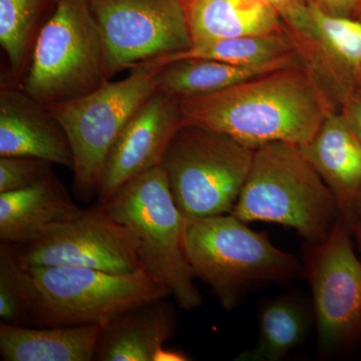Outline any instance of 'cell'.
I'll return each instance as SVG.
<instances>
[{
    "instance_id": "obj_1",
    "label": "cell",
    "mask_w": 361,
    "mask_h": 361,
    "mask_svg": "<svg viewBox=\"0 0 361 361\" xmlns=\"http://www.w3.org/2000/svg\"><path fill=\"white\" fill-rule=\"evenodd\" d=\"M180 104L184 125L222 133L252 151L276 142L302 146L337 111L302 63Z\"/></svg>"
},
{
    "instance_id": "obj_2",
    "label": "cell",
    "mask_w": 361,
    "mask_h": 361,
    "mask_svg": "<svg viewBox=\"0 0 361 361\" xmlns=\"http://www.w3.org/2000/svg\"><path fill=\"white\" fill-rule=\"evenodd\" d=\"M232 214L248 222L291 228L308 243L329 236L341 219L336 197L298 146L276 142L254 151L250 172Z\"/></svg>"
},
{
    "instance_id": "obj_3",
    "label": "cell",
    "mask_w": 361,
    "mask_h": 361,
    "mask_svg": "<svg viewBox=\"0 0 361 361\" xmlns=\"http://www.w3.org/2000/svg\"><path fill=\"white\" fill-rule=\"evenodd\" d=\"M185 253L195 277L232 311L255 287L286 283L303 275L296 256L277 248L232 213L185 221Z\"/></svg>"
},
{
    "instance_id": "obj_4",
    "label": "cell",
    "mask_w": 361,
    "mask_h": 361,
    "mask_svg": "<svg viewBox=\"0 0 361 361\" xmlns=\"http://www.w3.org/2000/svg\"><path fill=\"white\" fill-rule=\"evenodd\" d=\"M18 263L28 326L104 324L130 307L171 295L167 287L145 270L120 275L90 268Z\"/></svg>"
},
{
    "instance_id": "obj_5",
    "label": "cell",
    "mask_w": 361,
    "mask_h": 361,
    "mask_svg": "<svg viewBox=\"0 0 361 361\" xmlns=\"http://www.w3.org/2000/svg\"><path fill=\"white\" fill-rule=\"evenodd\" d=\"M102 205L137 237L144 270L167 287L182 310L198 308L202 296L185 253V219L161 166L130 180Z\"/></svg>"
},
{
    "instance_id": "obj_6",
    "label": "cell",
    "mask_w": 361,
    "mask_h": 361,
    "mask_svg": "<svg viewBox=\"0 0 361 361\" xmlns=\"http://www.w3.org/2000/svg\"><path fill=\"white\" fill-rule=\"evenodd\" d=\"M156 59L130 68L118 82H106L89 94L47 106L61 123L73 155V192L82 203L97 196L106 157L135 111L157 90L163 68Z\"/></svg>"
},
{
    "instance_id": "obj_7",
    "label": "cell",
    "mask_w": 361,
    "mask_h": 361,
    "mask_svg": "<svg viewBox=\"0 0 361 361\" xmlns=\"http://www.w3.org/2000/svg\"><path fill=\"white\" fill-rule=\"evenodd\" d=\"M108 80L90 0H56L35 37L23 90L47 108L89 94Z\"/></svg>"
},
{
    "instance_id": "obj_8",
    "label": "cell",
    "mask_w": 361,
    "mask_h": 361,
    "mask_svg": "<svg viewBox=\"0 0 361 361\" xmlns=\"http://www.w3.org/2000/svg\"><path fill=\"white\" fill-rule=\"evenodd\" d=\"M253 155L254 151L229 135L183 125L161 166L185 221L232 213Z\"/></svg>"
},
{
    "instance_id": "obj_9",
    "label": "cell",
    "mask_w": 361,
    "mask_h": 361,
    "mask_svg": "<svg viewBox=\"0 0 361 361\" xmlns=\"http://www.w3.org/2000/svg\"><path fill=\"white\" fill-rule=\"evenodd\" d=\"M339 220L324 241L310 244L303 266L310 282L320 353H338L361 341V258Z\"/></svg>"
},
{
    "instance_id": "obj_10",
    "label": "cell",
    "mask_w": 361,
    "mask_h": 361,
    "mask_svg": "<svg viewBox=\"0 0 361 361\" xmlns=\"http://www.w3.org/2000/svg\"><path fill=\"white\" fill-rule=\"evenodd\" d=\"M110 78L193 45L182 0H90Z\"/></svg>"
},
{
    "instance_id": "obj_11",
    "label": "cell",
    "mask_w": 361,
    "mask_h": 361,
    "mask_svg": "<svg viewBox=\"0 0 361 361\" xmlns=\"http://www.w3.org/2000/svg\"><path fill=\"white\" fill-rule=\"evenodd\" d=\"M13 246L23 265L90 268L120 275L144 270L137 237L101 203L85 209L78 219L47 238Z\"/></svg>"
},
{
    "instance_id": "obj_12",
    "label": "cell",
    "mask_w": 361,
    "mask_h": 361,
    "mask_svg": "<svg viewBox=\"0 0 361 361\" xmlns=\"http://www.w3.org/2000/svg\"><path fill=\"white\" fill-rule=\"evenodd\" d=\"M183 125L179 97L157 90L114 142L99 183V203H106L130 180L161 166L169 145Z\"/></svg>"
},
{
    "instance_id": "obj_13",
    "label": "cell",
    "mask_w": 361,
    "mask_h": 361,
    "mask_svg": "<svg viewBox=\"0 0 361 361\" xmlns=\"http://www.w3.org/2000/svg\"><path fill=\"white\" fill-rule=\"evenodd\" d=\"M312 32L294 45L301 63L341 104L361 89V20L322 13L310 4Z\"/></svg>"
},
{
    "instance_id": "obj_14",
    "label": "cell",
    "mask_w": 361,
    "mask_h": 361,
    "mask_svg": "<svg viewBox=\"0 0 361 361\" xmlns=\"http://www.w3.org/2000/svg\"><path fill=\"white\" fill-rule=\"evenodd\" d=\"M0 157H28L73 169L65 130L47 106L25 90L0 92Z\"/></svg>"
},
{
    "instance_id": "obj_15",
    "label": "cell",
    "mask_w": 361,
    "mask_h": 361,
    "mask_svg": "<svg viewBox=\"0 0 361 361\" xmlns=\"http://www.w3.org/2000/svg\"><path fill=\"white\" fill-rule=\"evenodd\" d=\"M82 212L51 172L32 186L0 193V241L7 245L39 241Z\"/></svg>"
},
{
    "instance_id": "obj_16",
    "label": "cell",
    "mask_w": 361,
    "mask_h": 361,
    "mask_svg": "<svg viewBox=\"0 0 361 361\" xmlns=\"http://www.w3.org/2000/svg\"><path fill=\"white\" fill-rule=\"evenodd\" d=\"M176 329L177 312L167 298L139 304L104 323L94 360L159 361Z\"/></svg>"
},
{
    "instance_id": "obj_17",
    "label": "cell",
    "mask_w": 361,
    "mask_h": 361,
    "mask_svg": "<svg viewBox=\"0 0 361 361\" xmlns=\"http://www.w3.org/2000/svg\"><path fill=\"white\" fill-rule=\"evenodd\" d=\"M336 197L342 222L361 190V142L341 111L330 114L313 139L298 146Z\"/></svg>"
},
{
    "instance_id": "obj_18",
    "label": "cell",
    "mask_w": 361,
    "mask_h": 361,
    "mask_svg": "<svg viewBox=\"0 0 361 361\" xmlns=\"http://www.w3.org/2000/svg\"><path fill=\"white\" fill-rule=\"evenodd\" d=\"M103 324L35 327L0 323L4 361H92Z\"/></svg>"
},
{
    "instance_id": "obj_19",
    "label": "cell",
    "mask_w": 361,
    "mask_h": 361,
    "mask_svg": "<svg viewBox=\"0 0 361 361\" xmlns=\"http://www.w3.org/2000/svg\"><path fill=\"white\" fill-rule=\"evenodd\" d=\"M186 9L193 44L285 32L279 14L264 0H192Z\"/></svg>"
},
{
    "instance_id": "obj_20",
    "label": "cell",
    "mask_w": 361,
    "mask_h": 361,
    "mask_svg": "<svg viewBox=\"0 0 361 361\" xmlns=\"http://www.w3.org/2000/svg\"><path fill=\"white\" fill-rule=\"evenodd\" d=\"M298 63L301 61L296 52L253 66L231 65L212 59H180L161 68L157 75V90L179 99L205 96Z\"/></svg>"
},
{
    "instance_id": "obj_21",
    "label": "cell",
    "mask_w": 361,
    "mask_h": 361,
    "mask_svg": "<svg viewBox=\"0 0 361 361\" xmlns=\"http://www.w3.org/2000/svg\"><path fill=\"white\" fill-rule=\"evenodd\" d=\"M257 342L239 361H279L302 344L314 320L313 310L300 297L285 294L266 302L259 313Z\"/></svg>"
},
{
    "instance_id": "obj_22",
    "label": "cell",
    "mask_w": 361,
    "mask_h": 361,
    "mask_svg": "<svg viewBox=\"0 0 361 361\" xmlns=\"http://www.w3.org/2000/svg\"><path fill=\"white\" fill-rule=\"evenodd\" d=\"M295 47L286 32L246 35L193 44L189 49L156 59L161 65L188 59H212L238 66L268 63L294 54Z\"/></svg>"
},
{
    "instance_id": "obj_23",
    "label": "cell",
    "mask_w": 361,
    "mask_h": 361,
    "mask_svg": "<svg viewBox=\"0 0 361 361\" xmlns=\"http://www.w3.org/2000/svg\"><path fill=\"white\" fill-rule=\"evenodd\" d=\"M45 2L47 0H0V44L13 75L23 71Z\"/></svg>"
},
{
    "instance_id": "obj_24",
    "label": "cell",
    "mask_w": 361,
    "mask_h": 361,
    "mask_svg": "<svg viewBox=\"0 0 361 361\" xmlns=\"http://www.w3.org/2000/svg\"><path fill=\"white\" fill-rule=\"evenodd\" d=\"M0 319L27 325L28 311L20 275V263L13 245H0Z\"/></svg>"
},
{
    "instance_id": "obj_25",
    "label": "cell",
    "mask_w": 361,
    "mask_h": 361,
    "mask_svg": "<svg viewBox=\"0 0 361 361\" xmlns=\"http://www.w3.org/2000/svg\"><path fill=\"white\" fill-rule=\"evenodd\" d=\"M52 164L28 157H0V193L32 186L52 172Z\"/></svg>"
},
{
    "instance_id": "obj_26",
    "label": "cell",
    "mask_w": 361,
    "mask_h": 361,
    "mask_svg": "<svg viewBox=\"0 0 361 361\" xmlns=\"http://www.w3.org/2000/svg\"><path fill=\"white\" fill-rule=\"evenodd\" d=\"M281 18L293 44L304 42L312 32L310 0H264Z\"/></svg>"
},
{
    "instance_id": "obj_27",
    "label": "cell",
    "mask_w": 361,
    "mask_h": 361,
    "mask_svg": "<svg viewBox=\"0 0 361 361\" xmlns=\"http://www.w3.org/2000/svg\"><path fill=\"white\" fill-rule=\"evenodd\" d=\"M310 2L330 16L356 18L361 11V0H310Z\"/></svg>"
},
{
    "instance_id": "obj_28",
    "label": "cell",
    "mask_w": 361,
    "mask_h": 361,
    "mask_svg": "<svg viewBox=\"0 0 361 361\" xmlns=\"http://www.w3.org/2000/svg\"><path fill=\"white\" fill-rule=\"evenodd\" d=\"M341 111L361 142V89L341 104Z\"/></svg>"
},
{
    "instance_id": "obj_29",
    "label": "cell",
    "mask_w": 361,
    "mask_h": 361,
    "mask_svg": "<svg viewBox=\"0 0 361 361\" xmlns=\"http://www.w3.org/2000/svg\"><path fill=\"white\" fill-rule=\"evenodd\" d=\"M344 224L350 230L361 257V190L356 196L355 203L351 208L350 215Z\"/></svg>"
},
{
    "instance_id": "obj_30",
    "label": "cell",
    "mask_w": 361,
    "mask_h": 361,
    "mask_svg": "<svg viewBox=\"0 0 361 361\" xmlns=\"http://www.w3.org/2000/svg\"><path fill=\"white\" fill-rule=\"evenodd\" d=\"M182 1H183V4H185V6H188V4H190V2H191V1H192V0H182Z\"/></svg>"
},
{
    "instance_id": "obj_31",
    "label": "cell",
    "mask_w": 361,
    "mask_h": 361,
    "mask_svg": "<svg viewBox=\"0 0 361 361\" xmlns=\"http://www.w3.org/2000/svg\"><path fill=\"white\" fill-rule=\"evenodd\" d=\"M356 18H360V20H361V11L360 13L357 14V16H356Z\"/></svg>"
}]
</instances>
